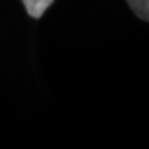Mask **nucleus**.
Returning a JSON list of instances; mask_svg holds the SVG:
<instances>
[{"mask_svg": "<svg viewBox=\"0 0 149 149\" xmlns=\"http://www.w3.org/2000/svg\"><path fill=\"white\" fill-rule=\"evenodd\" d=\"M53 2L55 0H22V3L25 7L27 13L32 18H40Z\"/></svg>", "mask_w": 149, "mask_h": 149, "instance_id": "nucleus-1", "label": "nucleus"}, {"mask_svg": "<svg viewBox=\"0 0 149 149\" xmlns=\"http://www.w3.org/2000/svg\"><path fill=\"white\" fill-rule=\"evenodd\" d=\"M126 3L141 20H149V0H126Z\"/></svg>", "mask_w": 149, "mask_h": 149, "instance_id": "nucleus-2", "label": "nucleus"}]
</instances>
